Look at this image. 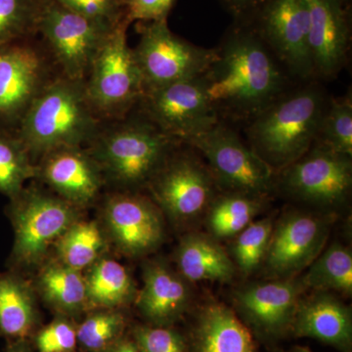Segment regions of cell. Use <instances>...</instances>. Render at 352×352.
<instances>
[{"label":"cell","mask_w":352,"mask_h":352,"mask_svg":"<svg viewBox=\"0 0 352 352\" xmlns=\"http://www.w3.org/2000/svg\"><path fill=\"white\" fill-rule=\"evenodd\" d=\"M185 145L207 160L217 188L254 196H270L276 186V173L227 122H217Z\"/></svg>","instance_id":"obj_7"},{"label":"cell","mask_w":352,"mask_h":352,"mask_svg":"<svg viewBox=\"0 0 352 352\" xmlns=\"http://www.w3.org/2000/svg\"><path fill=\"white\" fill-rule=\"evenodd\" d=\"M126 19L154 22L166 20L175 0H124Z\"/></svg>","instance_id":"obj_38"},{"label":"cell","mask_w":352,"mask_h":352,"mask_svg":"<svg viewBox=\"0 0 352 352\" xmlns=\"http://www.w3.org/2000/svg\"><path fill=\"white\" fill-rule=\"evenodd\" d=\"M328 101L317 80L289 88L245 122L248 144L277 175L311 149Z\"/></svg>","instance_id":"obj_2"},{"label":"cell","mask_w":352,"mask_h":352,"mask_svg":"<svg viewBox=\"0 0 352 352\" xmlns=\"http://www.w3.org/2000/svg\"><path fill=\"white\" fill-rule=\"evenodd\" d=\"M302 281L305 288L319 292L352 294V254L340 243L332 244L308 266Z\"/></svg>","instance_id":"obj_28"},{"label":"cell","mask_w":352,"mask_h":352,"mask_svg":"<svg viewBox=\"0 0 352 352\" xmlns=\"http://www.w3.org/2000/svg\"><path fill=\"white\" fill-rule=\"evenodd\" d=\"M330 233L325 217L289 210L274 223L261 265L271 279H287L307 268L323 252Z\"/></svg>","instance_id":"obj_15"},{"label":"cell","mask_w":352,"mask_h":352,"mask_svg":"<svg viewBox=\"0 0 352 352\" xmlns=\"http://www.w3.org/2000/svg\"><path fill=\"white\" fill-rule=\"evenodd\" d=\"M133 338L141 352H188L182 333L170 326H138Z\"/></svg>","instance_id":"obj_35"},{"label":"cell","mask_w":352,"mask_h":352,"mask_svg":"<svg viewBox=\"0 0 352 352\" xmlns=\"http://www.w3.org/2000/svg\"><path fill=\"white\" fill-rule=\"evenodd\" d=\"M103 217L113 243L126 256H145L163 242L161 210L147 197L129 191L112 194L104 204Z\"/></svg>","instance_id":"obj_17"},{"label":"cell","mask_w":352,"mask_h":352,"mask_svg":"<svg viewBox=\"0 0 352 352\" xmlns=\"http://www.w3.org/2000/svg\"><path fill=\"white\" fill-rule=\"evenodd\" d=\"M57 74L46 50L28 38L0 46V129L16 131Z\"/></svg>","instance_id":"obj_12"},{"label":"cell","mask_w":352,"mask_h":352,"mask_svg":"<svg viewBox=\"0 0 352 352\" xmlns=\"http://www.w3.org/2000/svg\"><path fill=\"white\" fill-rule=\"evenodd\" d=\"M310 56L314 80H332L349 56V19L342 0H307Z\"/></svg>","instance_id":"obj_18"},{"label":"cell","mask_w":352,"mask_h":352,"mask_svg":"<svg viewBox=\"0 0 352 352\" xmlns=\"http://www.w3.org/2000/svg\"><path fill=\"white\" fill-rule=\"evenodd\" d=\"M291 335L319 340L340 352H352L351 307L330 292L315 291L300 300Z\"/></svg>","instance_id":"obj_20"},{"label":"cell","mask_w":352,"mask_h":352,"mask_svg":"<svg viewBox=\"0 0 352 352\" xmlns=\"http://www.w3.org/2000/svg\"><path fill=\"white\" fill-rule=\"evenodd\" d=\"M254 28L294 80H314L307 0H265Z\"/></svg>","instance_id":"obj_14"},{"label":"cell","mask_w":352,"mask_h":352,"mask_svg":"<svg viewBox=\"0 0 352 352\" xmlns=\"http://www.w3.org/2000/svg\"><path fill=\"white\" fill-rule=\"evenodd\" d=\"M133 53L144 92L204 75L217 56L215 48L200 47L176 36L166 20L148 22Z\"/></svg>","instance_id":"obj_10"},{"label":"cell","mask_w":352,"mask_h":352,"mask_svg":"<svg viewBox=\"0 0 352 352\" xmlns=\"http://www.w3.org/2000/svg\"><path fill=\"white\" fill-rule=\"evenodd\" d=\"M342 2H344V4L349 3V0H342Z\"/></svg>","instance_id":"obj_43"},{"label":"cell","mask_w":352,"mask_h":352,"mask_svg":"<svg viewBox=\"0 0 352 352\" xmlns=\"http://www.w3.org/2000/svg\"><path fill=\"white\" fill-rule=\"evenodd\" d=\"M55 245L60 263L82 271L101 258L106 242L96 222L78 220L67 229Z\"/></svg>","instance_id":"obj_29"},{"label":"cell","mask_w":352,"mask_h":352,"mask_svg":"<svg viewBox=\"0 0 352 352\" xmlns=\"http://www.w3.org/2000/svg\"><path fill=\"white\" fill-rule=\"evenodd\" d=\"M103 352H141L134 340L120 339Z\"/></svg>","instance_id":"obj_40"},{"label":"cell","mask_w":352,"mask_h":352,"mask_svg":"<svg viewBox=\"0 0 352 352\" xmlns=\"http://www.w3.org/2000/svg\"><path fill=\"white\" fill-rule=\"evenodd\" d=\"M223 2L233 15L241 18L256 12L265 0H223Z\"/></svg>","instance_id":"obj_39"},{"label":"cell","mask_w":352,"mask_h":352,"mask_svg":"<svg viewBox=\"0 0 352 352\" xmlns=\"http://www.w3.org/2000/svg\"><path fill=\"white\" fill-rule=\"evenodd\" d=\"M85 278L90 309H118L138 296L129 271L113 259L99 258L90 266Z\"/></svg>","instance_id":"obj_25"},{"label":"cell","mask_w":352,"mask_h":352,"mask_svg":"<svg viewBox=\"0 0 352 352\" xmlns=\"http://www.w3.org/2000/svg\"><path fill=\"white\" fill-rule=\"evenodd\" d=\"M136 109L183 144L220 122L208 100L203 75L145 91Z\"/></svg>","instance_id":"obj_13"},{"label":"cell","mask_w":352,"mask_h":352,"mask_svg":"<svg viewBox=\"0 0 352 352\" xmlns=\"http://www.w3.org/2000/svg\"><path fill=\"white\" fill-rule=\"evenodd\" d=\"M44 0H0V46L29 38L36 31Z\"/></svg>","instance_id":"obj_33"},{"label":"cell","mask_w":352,"mask_h":352,"mask_svg":"<svg viewBox=\"0 0 352 352\" xmlns=\"http://www.w3.org/2000/svg\"><path fill=\"white\" fill-rule=\"evenodd\" d=\"M266 200L267 197L219 191L206 212L210 236L215 240L235 237L261 214Z\"/></svg>","instance_id":"obj_26"},{"label":"cell","mask_w":352,"mask_h":352,"mask_svg":"<svg viewBox=\"0 0 352 352\" xmlns=\"http://www.w3.org/2000/svg\"><path fill=\"white\" fill-rule=\"evenodd\" d=\"M38 288L44 300L62 314L87 309V285L82 271L60 263L46 264L39 272Z\"/></svg>","instance_id":"obj_27"},{"label":"cell","mask_w":352,"mask_h":352,"mask_svg":"<svg viewBox=\"0 0 352 352\" xmlns=\"http://www.w3.org/2000/svg\"><path fill=\"white\" fill-rule=\"evenodd\" d=\"M187 280L161 261L143 270V288L136 296L141 314L155 326H170L188 308L191 292Z\"/></svg>","instance_id":"obj_21"},{"label":"cell","mask_w":352,"mask_h":352,"mask_svg":"<svg viewBox=\"0 0 352 352\" xmlns=\"http://www.w3.org/2000/svg\"><path fill=\"white\" fill-rule=\"evenodd\" d=\"M287 352H314L310 351L309 349H307V347L302 346H296L294 347V349H289V351Z\"/></svg>","instance_id":"obj_42"},{"label":"cell","mask_w":352,"mask_h":352,"mask_svg":"<svg viewBox=\"0 0 352 352\" xmlns=\"http://www.w3.org/2000/svg\"><path fill=\"white\" fill-rule=\"evenodd\" d=\"M38 352H74L78 344L76 328L64 317L41 329L36 338Z\"/></svg>","instance_id":"obj_36"},{"label":"cell","mask_w":352,"mask_h":352,"mask_svg":"<svg viewBox=\"0 0 352 352\" xmlns=\"http://www.w3.org/2000/svg\"><path fill=\"white\" fill-rule=\"evenodd\" d=\"M276 189L294 201L318 210L342 208L351 195V157L314 144L277 173Z\"/></svg>","instance_id":"obj_9"},{"label":"cell","mask_w":352,"mask_h":352,"mask_svg":"<svg viewBox=\"0 0 352 352\" xmlns=\"http://www.w3.org/2000/svg\"><path fill=\"white\" fill-rule=\"evenodd\" d=\"M102 124L88 101L85 82L57 74L15 131L34 159L60 148L87 146Z\"/></svg>","instance_id":"obj_4"},{"label":"cell","mask_w":352,"mask_h":352,"mask_svg":"<svg viewBox=\"0 0 352 352\" xmlns=\"http://www.w3.org/2000/svg\"><path fill=\"white\" fill-rule=\"evenodd\" d=\"M215 50L203 76L222 122H249L292 88L291 76L254 28H236Z\"/></svg>","instance_id":"obj_1"},{"label":"cell","mask_w":352,"mask_h":352,"mask_svg":"<svg viewBox=\"0 0 352 352\" xmlns=\"http://www.w3.org/2000/svg\"><path fill=\"white\" fill-rule=\"evenodd\" d=\"M314 144L352 157L351 94L329 98Z\"/></svg>","instance_id":"obj_31"},{"label":"cell","mask_w":352,"mask_h":352,"mask_svg":"<svg viewBox=\"0 0 352 352\" xmlns=\"http://www.w3.org/2000/svg\"><path fill=\"white\" fill-rule=\"evenodd\" d=\"M180 274L188 282H228L236 274V265L212 236L189 233L176 251Z\"/></svg>","instance_id":"obj_23"},{"label":"cell","mask_w":352,"mask_h":352,"mask_svg":"<svg viewBox=\"0 0 352 352\" xmlns=\"http://www.w3.org/2000/svg\"><path fill=\"white\" fill-rule=\"evenodd\" d=\"M36 316L31 285L15 271L0 273V335L13 342L24 340Z\"/></svg>","instance_id":"obj_24"},{"label":"cell","mask_w":352,"mask_h":352,"mask_svg":"<svg viewBox=\"0 0 352 352\" xmlns=\"http://www.w3.org/2000/svg\"><path fill=\"white\" fill-rule=\"evenodd\" d=\"M274 227L273 217L252 221L235 236L232 247L234 264L245 275L251 274L263 263L267 252L271 234Z\"/></svg>","instance_id":"obj_32"},{"label":"cell","mask_w":352,"mask_h":352,"mask_svg":"<svg viewBox=\"0 0 352 352\" xmlns=\"http://www.w3.org/2000/svg\"><path fill=\"white\" fill-rule=\"evenodd\" d=\"M178 149L147 188L160 210L176 223L185 224L205 214L219 190L207 164L193 153Z\"/></svg>","instance_id":"obj_11"},{"label":"cell","mask_w":352,"mask_h":352,"mask_svg":"<svg viewBox=\"0 0 352 352\" xmlns=\"http://www.w3.org/2000/svg\"><path fill=\"white\" fill-rule=\"evenodd\" d=\"M302 278L248 285L234 294V305L250 331L265 342L291 335L298 303L305 291Z\"/></svg>","instance_id":"obj_16"},{"label":"cell","mask_w":352,"mask_h":352,"mask_svg":"<svg viewBox=\"0 0 352 352\" xmlns=\"http://www.w3.org/2000/svg\"><path fill=\"white\" fill-rule=\"evenodd\" d=\"M95 310L76 328V337L87 351L103 352L120 339L124 318L118 309Z\"/></svg>","instance_id":"obj_34"},{"label":"cell","mask_w":352,"mask_h":352,"mask_svg":"<svg viewBox=\"0 0 352 352\" xmlns=\"http://www.w3.org/2000/svg\"><path fill=\"white\" fill-rule=\"evenodd\" d=\"M41 177L57 196L78 208L95 201L103 187L100 168L85 147L60 148L41 157Z\"/></svg>","instance_id":"obj_19"},{"label":"cell","mask_w":352,"mask_h":352,"mask_svg":"<svg viewBox=\"0 0 352 352\" xmlns=\"http://www.w3.org/2000/svg\"><path fill=\"white\" fill-rule=\"evenodd\" d=\"M190 346L191 352H256L250 329L219 302L207 303L197 315Z\"/></svg>","instance_id":"obj_22"},{"label":"cell","mask_w":352,"mask_h":352,"mask_svg":"<svg viewBox=\"0 0 352 352\" xmlns=\"http://www.w3.org/2000/svg\"><path fill=\"white\" fill-rule=\"evenodd\" d=\"M129 24L124 18L113 25L85 80L88 101L103 122L126 118L144 94L133 48L127 43Z\"/></svg>","instance_id":"obj_5"},{"label":"cell","mask_w":352,"mask_h":352,"mask_svg":"<svg viewBox=\"0 0 352 352\" xmlns=\"http://www.w3.org/2000/svg\"><path fill=\"white\" fill-rule=\"evenodd\" d=\"M6 352H31V351L25 346L24 340H19V342H12L7 347Z\"/></svg>","instance_id":"obj_41"},{"label":"cell","mask_w":352,"mask_h":352,"mask_svg":"<svg viewBox=\"0 0 352 352\" xmlns=\"http://www.w3.org/2000/svg\"><path fill=\"white\" fill-rule=\"evenodd\" d=\"M183 143L164 133L140 112L101 124L87 151L105 179L124 191L147 187Z\"/></svg>","instance_id":"obj_3"},{"label":"cell","mask_w":352,"mask_h":352,"mask_svg":"<svg viewBox=\"0 0 352 352\" xmlns=\"http://www.w3.org/2000/svg\"><path fill=\"white\" fill-rule=\"evenodd\" d=\"M15 131L0 129V194L15 198L25 183L38 177V168Z\"/></svg>","instance_id":"obj_30"},{"label":"cell","mask_w":352,"mask_h":352,"mask_svg":"<svg viewBox=\"0 0 352 352\" xmlns=\"http://www.w3.org/2000/svg\"><path fill=\"white\" fill-rule=\"evenodd\" d=\"M58 4L100 22L116 25L119 23L120 0H54Z\"/></svg>","instance_id":"obj_37"},{"label":"cell","mask_w":352,"mask_h":352,"mask_svg":"<svg viewBox=\"0 0 352 352\" xmlns=\"http://www.w3.org/2000/svg\"><path fill=\"white\" fill-rule=\"evenodd\" d=\"M113 25L73 12L54 0H44L36 31L43 34L46 52L57 73L85 82Z\"/></svg>","instance_id":"obj_8"},{"label":"cell","mask_w":352,"mask_h":352,"mask_svg":"<svg viewBox=\"0 0 352 352\" xmlns=\"http://www.w3.org/2000/svg\"><path fill=\"white\" fill-rule=\"evenodd\" d=\"M80 210L43 190L23 189L6 208L14 229L10 263L25 267L41 261L50 245L80 219Z\"/></svg>","instance_id":"obj_6"}]
</instances>
